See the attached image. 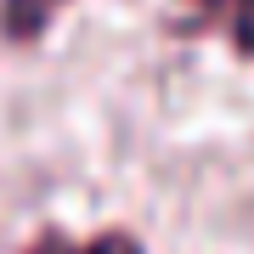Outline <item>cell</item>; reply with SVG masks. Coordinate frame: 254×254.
I'll list each match as a JSON object with an SVG mask.
<instances>
[{
  "instance_id": "6da1fadb",
  "label": "cell",
  "mask_w": 254,
  "mask_h": 254,
  "mask_svg": "<svg viewBox=\"0 0 254 254\" xmlns=\"http://www.w3.org/2000/svg\"><path fill=\"white\" fill-rule=\"evenodd\" d=\"M57 6H63V0H0V28H6V40H34L40 28L51 23Z\"/></svg>"
},
{
  "instance_id": "3957f363",
  "label": "cell",
  "mask_w": 254,
  "mask_h": 254,
  "mask_svg": "<svg viewBox=\"0 0 254 254\" xmlns=\"http://www.w3.org/2000/svg\"><path fill=\"white\" fill-rule=\"evenodd\" d=\"M237 6H243L237 11V46L254 51V0H237Z\"/></svg>"
},
{
  "instance_id": "7a4b0ae2",
  "label": "cell",
  "mask_w": 254,
  "mask_h": 254,
  "mask_svg": "<svg viewBox=\"0 0 254 254\" xmlns=\"http://www.w3.org/2000/svg\"><path fill=\"white\" fill-rule=\"evenodd\" d=\"M28 254H141V243L130 232H102V237H91V243H68V237H40Z\"/></svg>"
}]
</instances>
